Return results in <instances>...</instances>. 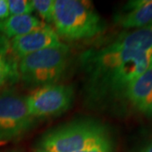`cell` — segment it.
Instances as JSON below:
<instances>
[{
    "label": "cell",
    "instance_id": "6da1fadb",
    "mask_svg": "<svg viewBox=\"0 0 152 152\" xmlns=\"http://www.w3.org/2000/svg\"><path fill=\"white\" fill-rule=\"evenodd\" d=\"M88 76V93L95 102L125 99L131 83L152 65V51L137 52L109 44L81 57Z\"/></svg>",
    "mask_w": 152,
    "mask_h": 152
},
{
    "label": "cell",
    "instance_id": "7a4b0ae2",
    "mask_svg": "<svg viewBox=\"0 0 152 152\" xmlns=\"http://www.w3.org/2000/svg\"><path fill=\"white\" fill-rule=\"evenodd\" d=\"M52 23L59 37L69 41L89 39L104 31L92 4L81 0H55Z\"/></svg>",
    "mask_w": 152,
    "mask_h": 152
},
{
    "label": "cell",
    "instance_id": "3957f363",
    "mask_svg": "<svg viewBox=\"0 0 152 152\" xmlns=\"http://www.w3.org/2000/svg\"><path fill=\"white\" fill-rule=\"evenodd\" d=\"M69 60V48L61 43L21 58L17 64L18 75L29 86L57 84L67 69Z\"/></svg>",
    "mask_w": 152,
    "mask_h": 152
},
{
    "label": "cell",
    "instance_id": "277c9868",
    "mask_svg": "<svg viewBox=\"0 0 152 152\" xmlns=\"http://www.w3.org/2000/svg\"><path fill=\"white\" fill-rule=\"evenodd\" d=\"M109 133L92 120H79L49 131L42 138L39 150L46 152H78Z\"/></svg>",
    "mask_w": 152,
    "mask_h": 152
},
{
    "label": "cell",
    "instance_id": "5b68a950",
    "mask_svg": "<svg viewBox=\"0 0 152 152\" xmlns=\"http://www.w3.org/2000/svg\"><path fill=\"white\" fill-rule=\"evenodd\" d=\"M33 118L25 96L10 91L0 94V143L21 136L32 125Z\"/></svg>",
    "mask_w": 152,
    "mask_h": 152
},
{
    "label": "cell",
    "instance_id": "8992f818",
    "mask_svg": "<svg viewBox=\"0 0 152 152\" xmlns=\"http://www.w3.org/2000/svg\"><path fill=\"white\" fill-rule=\"evenodd\" d=\"M73 97L72 87L53 84L36 88L25 99L30 114L33 118H42L64 113L69 108Z\"/></svg>",
    "mask_w": 152,
    "mask_h": 152
},
{
    "label": "cell",
    "instance_id": "52a82bcc",
    "mask_svg": "<svg viewBox=\"0 0 152 152\" xmlns=\"http://www.w3.org/2000/svg\"><path fill=\"white\" fill-rule=\"evenodd\" d=\"M62 43L56 31L48 25L25 36L11 39L10 48L19 59L43 49L58 46Z\"/></svg>",
    "mask_w": 152,
    "mask_h": 152
},
{
    "label": "cell",
    "instance_id": "ba28073f",
    "mask_svg": "<svg viewBox=\"0 0 152 152\" xmlns=\"http://www.w3.org/2000/svg\"><path fill=\"white\" fill-rule=\"evenodd\" d=\"M114 22L124 29H137L151 24L152 0L129 1L115 15Z\"/></svg>",
    "mask_w": 152,
    "mask_h": 152
},
{
    "label": "cell",
    "instance_id": "9c48e42d",
    "mask_svg": "<svg viewBox=\"0 0 152 152\" xmlns=\"http://www.w3.org/2000/svg\"><path fill=\"white\" fill-rule=\"evenodd\" d=\"M125 100L138 112L152 116V65L131 83Z\"/></svg>",
    "mask_w": 152,
    "mask_h": 152
},
{
    "label": "cell",
    "instance_id": "30bf717a",
    "mask_svg": "<svg viewBox=\"0 0 152 152\" xmlns=\"http://www.w3.org/2000/svg\"><path fill=\"white\" fill-rule=\"evenodd\" d=\"M111 45L137 52L152 51V23L134 31L121 33Z\"/></svg>",
    "mask_w": 152,
    "mask_h": 152
},
{
    "label": "cell",
    "instance_id": "8fae6325",
    "mask_svg": "<svg viewBox=\"0 0 152 152\" xmlns=\"http://www.w3.org/2000/svg\"><path fill=\"white\" fill-rule=\"evenodd\" d=\"M47 24L31 15H10L0 22V32L6 37L15 38L25 36L45 26Z\"/></svg>",
    "mask_w": 152,
    "mask_h": 152
},
{
    "label": "cell",
    "instance_id": "7c38bea8",
    "mask_svg": "<svg viewBox=\"0 0 152 152\" xmlns=\"http://www.w3.org/2000/svg\"><path fill=\"white\" fill-rule=\"evenodd\" d=\"M7 52L0 51V90L6 84L18 77L17 64L7 57Z\"/></svg>",
    "mask_w": 152,
    "mask_h": 152
},
{
    "label": "cell",
    "instance_id": "4fadbf2b",
    "mask_svg": "<svg viewBox=\"0 0 152 152\" xmlns=\"http://www.w3.org/2000/svg\"><path fill=\"white\" fill-rule=\"evenodd\" d=\"M55 0H32L33 9L45 21L52 23Z\"/></svg>",
    "mask_w": 152,
    "mask_h": 152
},
{
    "label": "cell",
    "instance_id": "5bb4252c",
    "mask_svg": "<svg viewBox=\"0 0 152 152\" xmlns=\"http://www.w3.org/2000/svg\"><path fill=\"white\" fill-rule=\"evenodd\" d=\"M10 15H31L34 10L31 1L29 0H8Z\"/></svg>",
    "mask_w": 152,
    "mask_h": 152
},
{
    "label": "cell",
    "instance_id": "9a60e30c",
    "mask_svg": "<svg viewBox=\"0 0 152 152\" xmlns=\"http://www.w3.org/2000/svg\"><path fill=\"white\" fill-rule=\"evenodd\" d=\"M113 147L112 139L107 133L97 141L78 152H113Z\"/></svg>",
    "mask_w": 152,
    "mask_h": 152
},
{
    "label": "cell",
    "instance_id": "2e32d148",
    "mask_svg": "<svg viewBox=\"0 0 152 152\" xmlns=\"http://www.w3.org/2000/svg\"><path fill=\"white\" fill-rule=\"evenodd\" d=\"M8 0H0V22L10 17Z\"/></svg>",
    "mask_w": 152,
    "mask_h": 152
},
{
    "label": "cell",
    "instance_id": "e0dca14e",
    "mask_svg": "<svg viewBox=\"0 0 152 152\" xmlns=\"http://www.w3.org/2000/svg\"><path fill=\"white\" fill-rule=\"evenodd\" d=\"M142 152H152V141L147 145L143 151H141Z\"/></svg>",
    "mask_w": 152,
    "mask_h": 152
},
{
    "label": "cell",
    "instance_id": "ac0fdd59",
    "mask_svg": "<svg viewBox=\"0 0 152 152\" xmlns=\"http://www.w3.org/2000/svg\"><path fill=\"white\" fill-rule=\"evenodd\" d=\"M36 152H46V151H42V150H39V149H38L37 151Z\"/></svg>",
    "mask_w": 152,
    "mask_h": 152
},
{
    "label": "cell",
    "instance_id": "d6986e66",
    "mask_svg": "<svg viewBox=\"0 0 152 152\" xmlns=\"http://www.w3.org/2000/svg\"><path fill=\"white\" fill-rule=\"evenodd\" d=\"M12 152H17V151H12Z\"/></svg>",
    "mask_w": 152,
    "mask_h": 152
},
{
    "label": "cell",
    "instance_id": "ffe728a7",
    "mask_svg": "<svg viewBox=\"0 0 152 152\" xmlns=\"http://www.w3.org/2000/svg\"><path fill=\"white\" fill-rule=\"evenodd\" d=\"M140 152H142V151H140Z\"/></svg>",
    "mask_w": 152,
    "mask_h": 152
}]
</instances>
